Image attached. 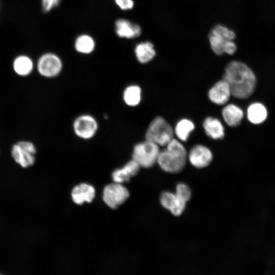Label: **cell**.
Returning <instances> with one entry per match:
<instances>
[{"label":"cell","instance_id":"6da1fadb","mask_svg":"<svg viewBox=\"0 0 275 275\" xmlns=\"http://www.w3.org/2000/svg\"><path fill=\"white\" fill-rule=\"evenodd\" d=\"M223 79L228 84L231 95L237 98L249 97L256 88L254 73L248 65L239 61H232L226 65Z\"/></svg>","mask_w":275,"mask_h":275},{"label":"cell","instance_id":"7a4b0ae2","mask_svg":"<svg viewBox=\"0 0 275 275\" xmlns=\"http://www.w3.org/2000/svg\"><path fill=\"white\" fill-rule=\"evenodd\" d=\"M160 151L157 162L164 171L170 173H177L184 168L187 160L186 151L182 144L173 139Z\"/></svg>","mask_w":275,"mask_h":275},{"label":"cell","instance_id":"3957f363","mask_svg":"<svg viewBox=\"0 0 275 275\" xmlns=\"http://www.w3.org/2000/svg\"><path fill=\"white\" fill-rule=\"evenodd\" d=\"M172 126L163 118L157 117L150 123L145 133V140L159 146L165 147L173 139Z\"/></svg>","mask_w":275,"mask_h":275},{"label":"cell","instance_id":"277c9868","mask_svg":"<svg viewBox=\"0 0 275 275\" xmlns=\"http://www.w3.org/2000/svg\"><path fill=\"white\" fill-rule=\"evenodd\" d=\"M159 152L158 145L145 140L134 146L132 159L136 161L141 167L149 168L157 162Z\"/></svg>","mask_w":275,"mask_h":275},{"label":"cell","instance_id":"5b68a950","mask_svg":"<svg viewBox=\"0 0 275 275\" xmlns=\"http://www.w3.org/2000/svg\"><path fill=\"white\" fill-rule=\"evenodd\" d=\"M99 128L97 119L89 114L78 115L74 120L72 129L74 133L83 140H89L96 134Z\"/></svg>","mask_w":275,"mask_h":275},{"label":"cell","instance_id":"8992f818","mask_svg":"<svg viewBox=\"0 0 275 275\" xmlns=\"http://www.w3.org/2000/svg\"><path fill=\"white\" fill-rule=\"evenodd\" d=\"M36 152L35 145L29 141H20L16 143L12 146L11 151L15 161L24 168L34 164Z\"/></svg>","mask_w":275,"mask_h":275},{"label":"cell","instance_id":"52a82bcc","mask_svg":"<svg viewBox=\"0 0 275 275\" xmlns=\"http://www.w3.org/2000/svg\"><path fill=\"white\" fill-rule=\"evenodd\" d=\"M37 69L42 76L48 78H54L62 72L63 62L57 54L47 52L41 56L38 59Z\"/></svg>","mask_w":275,"mask_h":275},{"label":"cell","instance_id":"ba28073f","mask_svg":"<svg viewBox=\"0 0 275 275\" xmlns=\"http://www.w3.org/2000/svg\"><path fill=\"white\" fill-rule=\"evenodd\" d=\"M235 37L236 34L233 31L222 24L215 25L209 35V40L212 50L216 54H223L227 43L230 40H233Z\"/></svg>","mask_w":275,"mask_h":275},{"label":"cell","instance_id":"9c48e42d","mask_svg":"<svg viewBox=\"0 0 275 275\" xmlns=\"http://www.w3.org/2000/svg\"><path fill=\"white\" fill-rule=\"evenodd\" d=\"M129 197L128 190L121 183L115 182L107 185L103 190V201L107 206L112 209L118 208Z\"/></svg>","mask_w":275,"mask_h":275},{"label":"cell","instance_id":"30bf717a","mask_svg":"<svg viewBox=\"0 0 275 275\" xmlns=\"http://www.w3.org/2000/svg\"><path fill=\"white\" fill-rule=\"evenodd\" d=\"M188 159L195 168L201 169L207 167L213 158L211 151L206 146L197 145L193 147L188 154Z\"/></svg>","mask_w":275,"mask_h":275},{"label":"cell","instance_id":"8fae6325","mask_svg":"<svg viewBox=\"0 0 275 275\" xmlns=\"http://www.w3.org/2000/svg\"><path fill=\"white\" fill-rule=\"evenodd\" d=\"M115 26V32L120 38L133 39L138 37L142 33L141 28L139 24L126 19H118Z\"/></svg>","mask_w":275,"mask_h":275},{"label":"cell","instance_id":"7c38bea8","mask_svg":"<svg viewBox=\"0 0 275 275\" xmlns=\"http://www.w3.org/2000/svg\"><path fill=\"white\" fill-rule=\"evenodd\" d=\"M231 95L228 84L224 79L220 80L210 89L208 96L214 103L223 105L226 103Z\"/></svg>","mask_w":275,"mask_h":275},{"label":"cell","instance_id":"4fadbf2b","mask_svg":"<svg viewBox=\"0 0 275 275\" xmlns=\"http://www.w3.org/2000/svg\"><path fill=\"white\" fill-rule=\"evenodd\" d=\"M140 165L133 159L127 162L122 168L115 170L112 174L115 182L122 183L129 181L136 175L140 169Z\"/></svg>","mask_w":275,"mask_h":275},{"label":"cell","instance_id":"5bb4252c","mask_svg":"<svg viewBox=\"0 0 275 275\" xmlns=\"http://www.w3.org/2000/svg\"><path fill=\"white\" fill-rule=\"evenodd\" d=\"M94 188L88 184H80L72 189L71 197L77 204L81 205L85 202H91L95 197Z\"/></svg>","mask_w":275,"mask_h":275},{"label":"cell","instance_id":"9a60e30c","mask_svg":"<svg viewBox=\"0 0 275 275\" xmlns=\"http://www.w3.org/2000/svg\"><path fill=\"white\" fill-rule=\"evenodd\" d=\"M136 59L141 64H146L152 60L156 55L153 44L149 41L142 42L135 47Z\"/></svg>","mask_w":275,"mask_h":275},{"label":"cell","instance_id":"2e32d148","mask_svg":"<svg viewBox=\"0 0 275 275\" xmlns=\"http://www.w3.org/2000/svg\"><path fill=\"white\" fill-rule=\"evenodd\" d=\"M222 116L229 126L236 127L240 124L243 113L240 107L235 104H230L223 109Z\"/></svg>","mask_w":275,"mask_h":275},{"label":"cell","instance_id":"e0dca14e","mask_svg":"<svg viewBox=\"0 0 275 275\" xmlns=\"http://www.w3.org/2000/svg\"><path fill=\"white\" fill-rule=\"evenodd\" d=\"M122 98L127 106L132 107L138 106L142 99L141 87L134 84L126 86L123 91Z\"/></svg>","mask_w":275,"mask_h":275},{"label":"cell","instance_id":"ac0fdd59","mask_svg":"<svg viewBox=\"0 0 275 275\" xmlns=\"http://www.w3.org/2000/svg\"><path fill=\"white\" fill-rule=\"evenodd\" d=\"M203 127L206 134L213 139H220L224 136V128L217 119L207 117L203 122Z\"/></svg>","mask_w":275,"mask_h":275},{"label":"cell","instance_id":"d6986e66","mask_svg":"<svg viewBox=\"0 0 275 275\" xmlns=\"http://www.w3.org/2000/svg\"><path fill=\"white\" fill-rule=\"evenodd\" d=\"M34 65L32 60L25 55L17 57L13 63V68L16 74L20 76L29 75L33 71Z\"/></svg>","mask_w":275,"mask_h":275},{"label":"cell","instance_id":"ffe728a7","mask_svg":"<svg viewBox=\"0 0 275 275\" xmlns=\"http://www.w3.org/2000/svg\"><path fill=\"white\" fill-rule=\"evenodd\" d=\"M267 112L265 106L260 103H254L249 106L247 110V117L254 124H260L267 118Z\"/></svg>","mask_w":275,"mask_h":275},{"label":"cell","instance_id":"44dd1931","mask_svg":"<svg viewBox=\"0 0 275 275\" xmlns=\"http://www.w3.org/2000/svg\"><path fill=\"white\" fill-rule=\"evenodd\" d=\"M95 47L94 39L90 35L82 34L78 36L74 42V48L79 53L88 54L92 52Z\"/></svg>","mask_w":275,"mask_h":275},{"label":"cell","instance_id":"7402d4cb","mask_svg":"<svg viewBox=\"0 0 275 275\" xmlns=\"http://www.w3.org/2000/svg\"><path fill=\"white\" fill-rule=\"evenodd\" d=\"M194 128V124L191 121L183 119L176 124L175 132L179 139L182 141H186Z\"/></svg>","mask_w":275,"mask_h":275},{"label":"cell","instance_id":"603a6c76","mask_svg":"<svg viewBox=\"0 0 275 275\" xmlns=\"http://www.w3.org/2000/svg\"><path fill=\"white\" fill-rule=\"evenodd\" d=\"M177 200L175 193L170 191L163 192L160 197V202L162 206L170 211L175 206Z\"/></svg>","mask_w":275,"mask_h":275},{"label":"cell","instance_id":"cb8c5ba5","mask_svg":"<svg viewBox=\"0 0 275 275\" xmlns=\"http://www.w3.org/2000/svg\"><path fill=\"white\" fill-rule=\"evenodd\" d=\"M175 194L177 197L187 202L191 197V190L187 184L184 183H180L176 187Z\"/></svg>","mask_w":275,"mask_h":275},{"label":"cell","instance_id":"d4e9b609","mask_svg":"<svg viewBox=\"0 0 275 275\" xmlns=\"http://www.w3.org/2000/svg\"><path fill=\"white\" fill-rule=\"evenodd\" d=\"M117 5L123 10H128L132 9L134 6L133 0H115Z\"/></svg>","mask_w":275,"mask_h":275},{"label":"cell","instance_id":"484cf974","mask_svg":"<svg viewBox=\"0 0 275 275\" xmlns=\"http://www.w3.org/2000/svg\"><path fill=\"white\" fill-rule=\"evenodd\" d=\"M58 0H42V10L46 13L50 11L53 7L57 6L59 3Z\"/></svg>","mask_w":275,"mask_h":275}]
</instances>
